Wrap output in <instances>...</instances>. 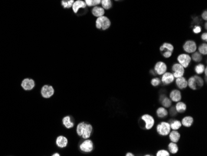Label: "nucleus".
I'll return each instance as SVG.
<instances>
[{"mask_svg": "<svg viewBox=\"0 0 207 156\" xmlns=\"http://www.w3.org/2000/svg\"><path fill=\"white\" fill-rule=\"evenodd\" d=\"M206 23H205V29H206V28H207V26H206Z\"/></svg>", "mask_w": 207, "mask_h": 156, "instance_id": "c03bdc74", "label": "nucleus"}, {"mask_svg": "<svg viewBox=\"0 0 207 156\" xmlns=\"http://www.w3.org/2000/svg\"><path fill=\"white\" fill-rule=\"evenodd\" d=\"M182 98L181 93L178 90H174L170 93V99L174 102L180 101Z\"/></svg>", "mask_w": 207, "mask_h": 156, "instance_id": "dca6fc26", "label": "nucleus"}, {"mask_svg": "<svg viewBox=\"0 0 207 156\" xmlns=\"http://www.w3.org/2000/svg\"><path fill=\"white\" fill-rule=\"evenodd\" d=\"M101 4L104 9H109L112 6L111 0H101Z\"/></svg>", "mask_w": 207, "mask_h": 156, "instance_id": "bb28decb", "label": "nucleus"}, {"mask_svg": "<svg viewBox=\"0 0 207 156\" xmlns=\"http://www.w3.org/2000/svg\"><path fill=\"white\" fill-rule=\"evenodd\" d=\"M115 1H120V0H115Z\"/></svg>", "mask_w": 207, "mask_h": 156, "instance_id": "a18cd8bd", "label": "nucleus"}, {"mask_svg": "<svg viewBox=\"0 0 207 156\" xmlns=\"http://www.w3.org/2000/svg\"><path fill=\"white\" fill-rule=\"evenodd\" d=\"M92 13L95 17H101L104 15L105 10L103 8L99 6H94L92 9Z\"/></svg>", "mask_w": 207, "mask_h": 156, "instance_id": "a211bd4d", "label": "nucleus"}, {"mask_svg": "<svg viewBox=\"0 0 207 156\" xmlns=\"http://www.w3.org/2000/svg\"><path fill=\"white\" fill-rule=\"evenodd\" d=\"M169 139L173 142H179L180 138V134L178 131L176 130H173V131L170 132L169 133Z\"/></svg>", "mask_w": 207, "mask_h": 156, "instance_id": "6ab92c4d", "label": "nucleus"}, {"mask_svg": "<svg viewBox=\"0 0 207 156\" xmlns=\"http://www.w3.org/2000/svg\"><path fill=\"white\" fill-rule=\"evenodd\" d=\"M169 113H170V115L171 116H175L177 114V111H176V110L174 107H173V108H170Z\"/></svg>", "mask_w": 207, "mask_h": 156, "instance_id": "4c0bfd02", "label": "nucleus"}, {"mask_svg": "<svg viewBox=\"0 0 207 156\" xmlns=\"http://www.w3.org/2000/svg\"><path fill=\"white\" fill-rule=\"evenodd\" d=\"M202 40H203L205 41H207V34H206V32H205L202 35Z\"/></svg>", "mask_w": 207, "mask_h": 156, "instance_id": "a19ab883", "label": "nucleus"}, {"mask_svg": "<svg viewBox=\"0 0 207 156\" xmlns=\"http://www.w3.org/2000/svg\"><path fill=\"white\" fill-rule=\"evenodd\" d=\"M86 6V4L84 2L82 1V0H77L75 2L73 3L72 6L73 11L75 13H77L78 10L80 8H85Z\"/></svg>", "mask_w": 207, "mask_h": 156, "instance_id": "2eb2a0df", "label": "nucleus"}, {"mask_svg": "<svg viewBox=\"0 0 207 156\" xmlns=\"http://www.w3.org/2000/svg\"><path fill=\"white\" fill-rule=\"evenodd\" d=\"M156 114L159 118H163L167 116V115H168V111L164 107H161L157 110Z\"/></svg>", "mask_w": 207, "mask_h": 156, "instance_id": "4be33fe9", "label": "nucleus"}, {"mask_svg": "<svg viewBox=\"0 0 207 156\" xmlns=\"http://www.w3.org/2000/svg\"><path fill=\"white\" fill-rule=\"evenodd\" d=\"M172 70L174 71L173 75L176 78L180 77H183L185 73L184 68L182 67L180 64H174L172 67Z\"/></svg>", "mask_w": 207, "mask_h": 156, "instance_id": "9d476101", "label": "nucleus"}, {"mask_svg": "<svg viewBox=\"0 0 207 156\" xmlns=\"http://www.w3.org/2000/svg\"><path fill=\"white\" fill-rule=\"evenodd\" d=\"M176 85L179 89H184L188 86L187 80L183 77L177 78L176 80Z\"/></svg>", "mask_w": 207, "mask_h": 156, "instance_id": "f3484780", "label": "nucleus"}, {"mask_svg": "<svg viewBox=\"0 0 207 156\" xmlns=\"http://www.w3.org/2000/svg\"><path fill=\"white\" fill-rule=\"evenodd\" d=\"M35 86L34 80L30 78H25L22 80L21 83V88L25 91H31Z\"/></svg>", "mask_w": 207, "mask_h": 156, "instance_id": "423d86ee", "label": "nucleus"}, {"mask_svg": "<svg viewBox=\"0 0 207 156\" xmlns=\"http://www.w3.org/2000/svg\"><path fill=\"white\" fill-rule=\"evenodd\" d=\"M183 48L187 53H193L197 50V45L193 41H187L184 44Z\"/></svg>", "mask_w": 207, "mask_h": 156, "instance_id": "9b49d317", "label": "nucleus"}, {"mask_svg": "<svg viewBox=\"0 0 207 156\" xmlns=\"http://www.w3.org/2000/svg\"><path fill=\"white\" fill-rule=\"evenodd\" d=\"M193 77H194L195 79H196V84H197V88H198V87L200 88V87H203V83H204L203 79H202L200 77H199V76H198V75H195V76H193Z\"/></svg>", "mask_w": 207, "mask_h": 156, "instance_id": "2f4dec72", "label": "nucleus"}, {"mask_svg": "<svg viewBox=\"0 0 207 156\" xmlns=\"http://www.w3.org/2000/svg\"><path fill=\"white\" fill-rule=\"evenodd\" d=\"M174 78L175 77L172 73L165 72L164 74H163L161 81L164 85H169V84H170L174 81Z\"/></svg>", "mask_w": 207, "mask_h": 156, "instance_id": "4468645a", "label": "nucleus"}, {"mask_svg": "<svg viewBox=\"0 0 207 156\" xmlns=\"http://www.w3.org/2000/svg\"><path fill=\"white\" fill-rule=\"evenodd\" d=\"M133 155H134L133 154L130 153V152H128V153H127V154H126V156H133Z\"/></svg>", "mask_w": 207, "mask_h": 156, "instance_id": "37998d69", "label": "nucleus"}, {"mask_svg": "<svg viewBox=\"0 0 207 156\" xmlns=\"http://www.w3.org/2000/svg\"><path fill=\"white\" fill-rule=\"evenodd\" d=\"M199 53L203 55H206L207 54V45L206 44H202L199 47Z\"/></svg>", "mask_w": 207, "mask_h": 156, "instance_id": "473e14b6", "label": "nucleus"}, {"mask_svg": "<svg viewBox=\"0 0 207 156\" xmlns=\"http://www.w3.org/2000/svg\"><path fill=\"white\" fill-rule=\"evenodd\" d=\"M55 144L58 148L60 149H63L68 146V139L65 136L59 135L56 138Z\"/></svg>", "mask_w": 207, "mask_h": 156, "instance_id": "6e6552de", "label": "nucleus"}, {"mask_svg": "<svg viewBox=\"0 0 207 156\" xmlns=\"http://www.w3.org/2000/svg\"><path fill=\"white\" fill-rule=\"evenodd\" d=\"M193 123V118L191 116H186L182 120V125L185 127H190Z\"/></svg>", "mask_w": 207, "mask_h": 156, "instance_id": "aec40b11", "label": "nucleus"}, {"mask_svg": "<svg viewBox=\"0 0 207 156\" xmlns=\"http://www.w3.org/2000/svg\"><path fill=\"white\" fill-rule=\"evenodd\" d=\"M192 58L195 62H200L202 59L201 54H200L199 52H195L194 54H193V55H192Z\"/></svg>", "mask_w": 207, "mask_h": 156, "instance_id": "7c9ffc66", "label": "nucleus"}, {"mask_svg": "<svg viewBox=\"0 0 207 156\" xmlns=\"http://www.w3.org/2000/svg\"><path fill=\"white\" fill-rule=\"evenodd\" d=\"M79 149L85 153L91 152L94 150V143L91 139H86L79 144Z\"/></svg>", "mask_w": 207, "mask_h": 156, "instance_id": "7ed1b4c3", "label": "nucleus"}, {"mask_svg": "<svg viewBox=\"0 0 207 156\" xmlns=\"http://www.w3.org/2000/svg\"><path fill=\"white\" fill-rule=\"evenodd\" d=\"M157 133L161 136H167L170 132V124L167 122H161L156 127Z\"/></svg>", "mask_w": 207, "mask_h": 156, "instance_id": "39448f33", "label": "nucleus"}, {"mask_svg": "<svg viewBox=\"0 0 207 156\" xmlns=\"http://www.w3.org/2000/svg\"><path fill=\"white\" fill-rule=\"evenodd\" d=\"M92 1V6H95L99 5L101 3V0H91Z\"/></svg>", "mask_w": 207, "mask_h": 156, "instance_id": "e433bc0d", "label": "nucleus"}, {"mask_svg": "<svg viewBox=\"0 0 207 156\" xmlns=\"http://www.w3.org/2000/svg\"><path fill=\"white\" fill-rule=\"evenodd\" d=\"M172 55V52H170L169 51L165 52L164 54H163V56L165 57V58H169L170 57V56H171Z\"/></svg>", "mask_w": 207, "mask_h": 156, "instance_id": "58836bf2", "label": "nucleus"}, {"mask_svg": "<svg viewBox=\"0 0 207 156\" xmlns=\"http://www.w3.org/2000/svg\"><path fill=\"white\" fill-rule=\"evenodd\" d=\"M202 17L204 20H206L207 19V12L206 11H205L203 13L202 15Z\"/></svg>", "mask_w": 207, "mask_h": 156, "instance_id": "ea45409f", "label": "nucleus"}, {"mask_svg": "<svg viewBox=\"0 0 207 156\" xmlns=\"http://www.w3.org/2000/svg\"><path fill=\"white\" fill-rule=\"evenodd\" d=\"M74 0H62V5L64 8H70L73 6Z\"/></svg>", "mask_w": 207, "mask_h": 156, "instance_id": "c85d7f7f", "label": "nucleus"}, {"mask_svg": "<svg viewBox=\"0 0 207 156\" xmlns=\"http://www.w3.org/2000/svg\"><path fill=\"white\" fill-rule=\"evenodd\" d=\"M63 125L68 129H72L75 127V123L72 121L71 116L70 115H66L64 116L62 119Z\"/></svg>", "mask_w": 207, "mask_h": 156, "instance_id": "ddd939ff", "label": "nucleus"}, {"mask_svg": "<svg viewBox=\"0 0 207 156\" xmlns=\"http://www.w3.org/2000/svg\"><path fill=\"white\" fill-rule=\"evenodd\" d=\"M92 131V126L91 124H88L84 121L78 123L76 128V134L79 137H81L83 139H89L91 136Z\"/></svg>", "mask_w": 207, "mask_h": 156, "instance_id": "f257e3e1", "label": "nucleus"}, {"mask_svg": "<svg viewBox=\"0 0 207 156\" xmlns=\"http://www.w3.org/2000/svg\"><path fill=\"white\" fill-rule=\"evenodd\" d=\"M170 129L173 130H178L182 126V123L179 120H174V121H173L170 124Z\"/></svg>", "mask_w": 207, "mask_h": 156, "instance_id": "393cba45", "label": "nucleus"}, {"mask_svg": "<svg viewBox=\"0 0 207 156\" xmlns=\"http://www.w3.org/2000/svg\"><path fill=\"white\" fill-rule=\"evenodd\" d=\"M201 31H202V28H201V27L199 26H196V27H195V28H193V32H194V33H196V34H199V33H200V32H201Z\"/></svg>", "mask_w": 207, "mask_h": 156, "instance_id": "c9c22d12", "label": "nucleus"}, {"mask_svg": "<svg viewBox=\"0 0 207 156\" xmlns=\"http://www.w3.org/2000/svg\"><path fill=\"white\" fill-rule=\"evenodd\" d=\"M154 70L156 74L159 75L164 74L167 70V66L165 63L163 62H158L154 67Z\"/></svg>", "mask_w": 207, "mask_h": 156, "instance_id": "f8f14e48", "label": "nucleus"}, {"mask_svg": "<svg viewBox=\"0 0 207 156\" xmlns=\"http://www.w3.org/2000/svg\"><path fill=\"white\" fill-rule=\"evenodd\" d=\"M141 119L145 123V128L151 129L154 124V119L153 117L150 115H144L141 116Z\"/></svg>", "mask_w": 207, "mask_h": 156, "instance_id": "1a4fd4ad", "label": "nucleus"}, {"mask_svg": "<svg viewBox=\"0 0 207 156\" xmlns=\"http://www.w3.org/2000/svg\"><path fill=\"white\" fill-rule=\"evenodd\" d=\"M151 83V85L153 86L156 87V86H158L159 85H160L161 80L159 78H154L152 79Z\"/></svg>", "mask_w": 207, "mask_h": 156, "instance_id": "f704fd0d", "label": "nucleus"}, {"mask_svg": "<svg viewBox=\"0 0 207 156\" xmlns=\"http://www.w3.org/2000/svg\"><path fill=\"white\" fill-rule=\"evenodd\" d=\"M205 65H203V64H198L196 68H195V70H196V72L198 74V75H200L202 74L204 72V70H205Z\"/></svg>", "mask_w": 207, "mask_h": 156, "instance_id": "c756f323", "label": "nucleus"}, {"mask_svg": "<svg viewBox=\"0 0 207 156\" xmlns=\"http://www.w3.org/2000/svg\"><path fill=\"white\" fill-rule=\"evenodd\" d=\"M157 156H169V152L168 151H167L166 150H160L158 151L156 154Z\"/></svg>", "mask_w": 207, "mask_h": 156, "instance_id": "72a5a7b5", "label": "nucleus"}, {"mask_svg": "<svg viewBox=\"0 0 207 156\" xmlns=\"http://www.w3.org/2000/svg\"><path fill=\"white\" fill-rule=\"evenodd\" d=\"M161 104L164 108H169L172 105V101L169 98L165 97L161 101Z\"/></svg>", "mask_w": 207, "mask_h": 156, "instance_id": "cd10ccee", "label": "nucleus"}, {"mask_svg": "<svg viewBox=\"0 0 207 156\" xmlns=\"http://www.w3.org/2000/svg\"><path fill=\"white\" fill-rule=\"evenodd\" d=\"M164 49H167V51L173 52L174 51V46L169 43H164L160 47V51H163Z\"/></svg>", "mask_w": 207, "mask_h": 156, "instance_id": "a878e982", "label": "nucleus"}, {"mask_svg": "<svg viewBox=\"0 0 207 156\" xmlns=\"http://www.w3.org/2000/svg\"><path fill=\"white\" fill-rule=\"evenodd\" d=\"M188 86L192 90H196L197 89V86L196 84V79H195L194 77H191L188 80H187Z\"/></svg>", "mask_w": 207, "mask_h": 156, "instance_id": "b1692460", "label": "nucleus"}, {"mask_svg": "<svg viewBox=\"0 0 207 156\" xmlns=\"http://www.w3.org/2000/svg\"><path fill=\"white\" fill-rule=\"evenodd\" d=\"M168 149L170 153L174 154L177 153V152L179 151V148H178V146L177 145V144L176 142H170L169 144Z\"/></svg>", "mask_w": 207, "mask_h": 156, "instance_id": "5701e85b", "label": "nucleus"}, {"mask_svg": "<svg viewBox=\"0 0 207 156\" xmlns=\"http://www.w3.org/2000/svg\"><path fill=\"white\" fill-rule=\"evenodd\" d=\"M177 61L179 64H180L184 68H187L191 62V57L188 54H182L179 55L177 57Z\"/></svg>", "mask_w": 207, "mask_h": 156, "instance_id": "0eeeda50", "label": "nucleus"}, {"mask_svg": "<svg viewBox=\"0 0 207 156\" xmlns=\"http://www.w3.org/2000/svg\"><path fill=\"white\" fill-rule=\"evenodd\" d=\"M111 25V21L109 19L104 16L97 18L95 21V27L98 29L102 30H107L110 28Z\"/></svg>", "mask_w": 207, "mask_h": 156, "instance_id": "f03ea898", "label": "nucleus"}, {"mask_svg": "<svg viewBox=\"0 0 207 156\" xmlns=\"http://www.w3.org/2000/svg\"><path fill=\"white\" fill-rule=\"evenodd\" d=\"M60 155H61L59 152H55L52 155V156H60Z\"/></svg>", "mask_w": 207, "mask_h": 156, "instance_id": "79ce46f5", "label": "nucleus"}, {"mask_svg": "<svg viewBox=\"0 0 207 156\" xmlns=\"http://www.w3.org/2000/svg\"><path fill=\"white\" fill-rule=\"evenodd\" d=\"M55 93L54 88L50 85H44L40 89V94L44 98H50Z\"/></svg>", "mask_w": 207, "mask_h": 156, "instance_id": "20e7f679", "label": "nucleus"}, {"mask_svg": "<svg viewBox=\"0 0 207 156\" xmlns=\"http://www.w3.org/2000/svg\"><path fill=\"white\" fill-rule=\"evenodd\" d=\"M175 108H176L177 112L182 113H184L186 111V110L187 109V105L184 102L178 101L176 105Z\"/></svg>", "mask_w": 207, "mask_h": 156, "instance_id": "412c9836", "label": "nucleus"}]
</instances>
